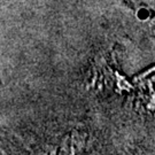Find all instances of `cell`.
<instances>
[{
    "mask_svg": "<svg viewBox=\"0 0 155 155\" xmlns=\"http://www.w3.org/2000/svg\"><path fill=\"white\" fill-rule=\"evenodd\" d=\"M141 93L147 97L146 106L150 110H155V72H150L148 76H145L141 79Z\"/></svg>",
    "mask_w": 155,
    "mask_h": 155,
    "instance_id": "6da1fadb",
    "label": "cell"
}]
</instances>
